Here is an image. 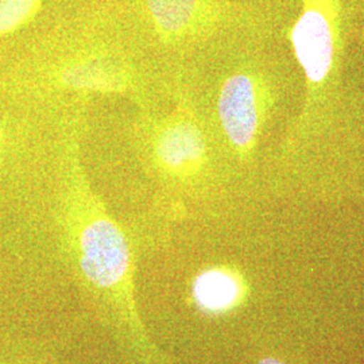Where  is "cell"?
I'll use <instances>...</instances> for the list:
<instances>
[{"instance_id": "6da1fadb", "label": "cell", "mask_w": 364, "mask_h": 364, "mask_svg": "<svg viewBox=\"0 0 364 364\" xmlns=\"http://www.w3.org/2000/svg\"><path fill=\"white\" fill-rule=\"evenodd\" d=\"M289 39L305 80L304 105L287 135V144L294 146L321 127L324 109L338 87L343 58L341 0H302Z\"/></svg>"}, {"instance_id": "7a4b0ae2", "label": "cell", "mask_w": 364, "mask_h": 364, "mask_svg": "<svg viewBox=\"0 0 364 364\" xmlns=\"http://www.w3.org/2000/svg\"><path fill=\"white\" fill-rule=\"evenodd\" d=\"M135 146L147 170L169 183L193 185L210 170L208 134L183 95L169 112L146 109L135 124Z\"/></svg>"}, {"instance_id": "3957f363", "label": "cell", "mask_w": 364, "mask_h": 364, "mask_svg": "<svg viewBox=\"0 0 364 364\" xmlns=\"http://www.w3.org/2000/svg\"><path fill=\"white\" fill-rule=\"evenodd\" d=\"M150 48L185 53L257 26L255 14L232 0H132Z\"/></svg>"}, {"instance_id": "277c9868", "label": "cell", "mask_w": 364, "mask_h": 364, "mask_svg": "<svg viewBox=\"0 0 364 364\" xmlns=\"http://www.w3.org/2000/svg\"><path fill=\"white\" fill-rule=\"evenodd\" d=\"M274 105L273 87L252 68H240L220 82L216 119L223 142L240 161L251 159Z\"/></svg>"}, {"instance_id": "5b68a950", "label": "cell", "mask_w": 364, "mask_h": 364, "mask_svg": "<svg viewBox=\"0 0 364 364\" xmlns=\"http://www.w3.org/2000/svg\"><path fill=\"white\" fill-rule=\"evenodd\" d=\"M80 266L95 285L114 287L129 269L130 247L117 223L103 215L93 216L78 231Z\"/></svg>"}, {"instance_id": "8992f818", "label": "cell", "mask_w": 364, "mask_h": 364, "mask_svg": "<svg viewBox=\"0 0 364 364\" xmlns=\"http://www.w3.org/2000/svg\"><path fill=\"white\" fill-rule=\"evenodd\" d=\"M243 296L240 278L228 269L213 267L198 274L193 282V297L197 305L210 313L232 309Z\"/></svg>"}, {"instance_id": "52a82bcc", "label": "cell", "mask_w": 364, "mask_h": 364, "mask_svg": "<svg viewBox=\"0 0 364 364\" xmlns=\"http://www.w3.org/2000/svg\"><path fill=\"white\" fill-rule=\"evenodd\" d=\"M46 0H0V38L30 25L42 13Z\"/></svg>"}, {"instance_id": "ba28073f", "label": "cell", "mask_w": 364, "mask_h": 364, "mask_svg": "<svg viewBox=\"0 0 364 364\" xmlns=\"http://www.w3.org/2000/svg\"><path fill=\"white\" fill-rule=\"evenodd\" d=\"M258 364H287L284 363V362H281V360H277V359H273V358H266V359H262L258 362Z\"/></svg>"}]
</instances>
